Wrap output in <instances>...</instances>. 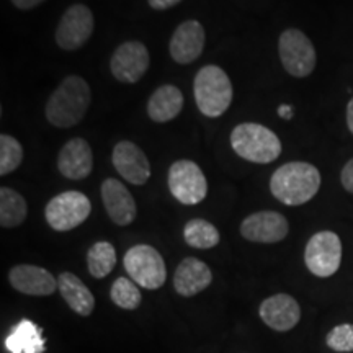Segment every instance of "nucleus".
Listing matches in <instances>:
<instances>
[{"mask_svg": "<svg viewBox=\"0 0 353 353\" xmlns=\"http://www.w3.org/2000/svg\"><path fill=\"white\" fill-rule=\"evenodd\" d=\"M231 145L237 156L254 164H270L281 154L280 138L259 123H241L234 128Z\"/></svg>", "mask_w": 353, "mask_h": 353, "instance_id": "nucleus-4", "label": "nucleus"}, {"mask_svg": "<svg viewBox=\"0 0 353 353\" xmlns=\"http://www.w3.org/2000/svg\"><path fill=\"white\" fill-rule=\"evenodd\" d=\"M23 161V148L13 136H0V175L6 176L17 170Z\"/></svg>", "mask_w": 353, "mask_h": 353, "instance_id": "nucleus-27", "label": "nucleus"}, {"mask_svg": "<svg viewBox=\"0 0 353 353\" xmlns=\"http://www.w3.org/2000/svg\"><path fill=\"white\" fill-rule=\"evenodd\" d=\"M278 54L290 76L303 79L312 74L316 68L317 54L311 39L301 30H285L278 39Z\"/></svg>", "mask_w": 353, "mask_h": 353, "instance_id": "nucleus-7", "label": "nucleus"}, {"mask_svg": "<svg viewBox=\"0 0 353 353\" xmlns=\"http://www.w3.org/2000/svg\"><path fill=\"white\" fill-rule=\"evenodd\" d=\"M44 0H12V3L20 10H30V8L38 7L39 3H43Z\"/></svg>", "mask_w": 353, "mask_h": 353, "instance_id": "nucleus-31", "label": "nucleus"}, {"mask_svg": "<svg viewBox=\"0 0 353 353\" xmlns=\"http://www.w3.org/2000/svg\"><path fill=\"white\" fill-rule=\"evenodd\" d=\"M110 298L118 307L126 309V311H134L143 301V294H141L138 285L125 276L114 280L112 290H110Z\"/></svg>", "mask_w": 353, "mask_h": 353, "instance_id": "nucleus-26", "label": "nucleus"}, {"mask_svg": "<svg viewBox=\"0 0 353 353\" xmlns=\"http://www.w3.org/2000/svg\"><path fill=\"white\" fill-rule=\"evenodd\" d=\"M12 288L28 296H50L57 290V280L46 268L37 265H15L8 272Z\"/></svg>", "mask_w": 353, "mask_h": 353, "instance_id": "nucleus-17", "label": "nucleus"}, {"mask_svg": "<svg viewBox=\"0 0 353 353\" xmlns=\"http://www.w3.org/2000/svg\"><path fill=\"white\" fill-rule=\"evenodd\" d=\"M341 182L342 187L347 190L348 193H353V159L343 165L342 174H341Z\"/></svg>", "mask_w": 353, "mask_h": 353, "instance_id": "nucleus-29", "label": "nucleus"}, {"mask_svg": "<svg viewBox=\"0 0 353 353\" xmlns=\"http://www.w3.org/2000/svg\"><path fill=\"white\" fill-rule=\"evenodd\" d=\"M92 101V90L85 79L68 76L50 95L44 107L46 120L56 128L76 126L83 120Z\"/></svg>", "mask_w": 353, "mask_h": 353, "instance_id": "nucleus-1", "label": "nucleus"}, {"mask_svg": "<svg viewBox=\"0 0 353 353\" xmlns=\"http://www.w3.org/2000/svg\"><path fill=\"white\" fill-rule=\"evenodd\" d=\"M148 2L154 10H167V8L175 7L176 3H180L182 0H148Z\"/></svg>", "mask_w": 353, "mask_h": 353, "instance_id": "nucleus-30", "label": "nucleus"}, {"mask_svg": "<svg viewBox=\"0 0 353 353\" xmlns=\"http://www.w3.org/2000/svg\"><path fill=\"white\" fill-rule=\"evenodd\" d=\"M205 28L198 20H187L176 26L169 43L172 59L179 64H190L196 61L205 50Z\"/></svg>", "mask_w": 353, "mask_h": 353, "instance_id": "nucleus-15", "label": "nucleus"}, {"mask_svg": "<svg viewBox=\"0 0 353 353\" xmlns=\"http://www.w3.org/2000/svg\"><path fill=\"white\" fill-rule=\"evenodd\" d=\"M259 314L263 324L270 329L276 332H288L296 327L301 319V307L293 296L278 293L263 299L259 307Z\"/></svg>", "mask_w": 353, "mask_h": 353, "instance_id": "nucleus-14", "label": "nucleus"}, {"mask_svg": "<svg viewBox=\"0 0 353 353\" xmlns=\"http://www.w3.org/2000/svg\"><path fill=\"white\" fill-rule=\"evenodd\" d=\"M123 265L136 285L145 290H159L167 280L164 257L148 244L132 245L125 254Z\"/></svg>", "mask_w": 353, "mask_h": 353, "instance_id": "nucleus-5", "label": "nucleus"}, {"mask_svg": "<svg viewBox=\"0 0 353 353\" xmlns=\"http://www.w3.org/2000/svg\"><path fill=\"white\" fill-rule=\"evenodd\" d=\"M185 242L195 249H213L219 244V231L206 219H190L183 229Z\"/></svg>", "mask_w": 353, "mask_h": 353, "instance_id": "nucleus-24", "label": "nucleus"}, {"mask_svg": "<svg viewBox=\"0 0 353 353\" xmlns=\"http://www.w3.org/2000/svg\"><path fill=\"white\" fill-rule=\"evenodd\" d=\"M112 162L126 182L132 185H144L151 179V164L143 149L132 141L123 139L113 148Z\"/></svg>", "mask_w": 353, "mask_h": 353, "instance_id": "nucleus-13", "label": "nucleus"}, {"mask_svg": "<svg viewBox=\"0 0 353 353\" xmlns=\"http://www.w3.org/2000/svg\"><path fill=\"white\" fill-rule=\"evenodd\" d=\"M213 281L211 268L203 260L187 257L180 262L174 273V288L180 296L192 298L206 290Z\"/></svg>", "mask_w": 353, "mask_h": 353, "instance_id": "nucleus-19", "label": "nucleus"}, {"mask_svg": "<svg viewBox=\"0 0 353 353\" xmlns=\"http://www.w3.org/2000/svg\"><path fill=\"white\" fill-rule=\"evenodd\" d=\"M95 28L94 13L82 3L69 7L56 28V43L61 50L76 51L82 48Z\"/></svg>", "mask_w": 353, "mask_h": 353, "instance_id": "nucleus-10", "label": "nucleus"}, {"mask_svg": "<svg viewBox=\"0 0 353 353\" xmlns=\"http://www.w3.org/2000/svg\"><path fill=\"white\" fill-rule=\"evenodd\" d=\"M90 213V200L77 190L59 193L44 208V218L57 232H68L79 228L85 223Z\"/></svg>", "mask_w": 353, "mask_h": 353, "instance_id": "nucleus-6", "label": "nucleus"}, {"mask_svg": "<svg viewBox=\"0 0 353 353\" xmlns=\"http://www.w3.org/2000/svg\"><path fill=\"white\" fill-rule=\"evenodd\" d=\"M151 64L148 48L141 41H125L110 59L113 77L123 83H136L144 77Z\"/></svg>", "mask_w": 353, "mask_h": 353, "instance_id": "nucleus-11", "label": "nucleus"}, {"mask_svg": "<svg viewBox=\"0 0 353 353\" xmlns=\"http://www.w3.org/2000/svg\"><path fill=\"white\" fill-rule=\"evenodd\" d=\"M304 263L312 275L329 278L337 273L342 263V241L332 231H319L307 241Z\"/></svg>", "mask_w": 353, "mask_h": 353, "instance_id": "nucleus-9", "label": "nucleus"}, {"mask_svg": "<svg viewBox=\"0 0 353 353\" xmlns=\"http://www.w3.org/2000/svg\"><path fill=\"white\" fill-rule=\"evenodd\" d=\"M183 108V94L179 87H159L148 100V114L156 123H169L179 117Z\"/></svg>", "mask_w": 353, "mask_h": 353, "instance_id": "nucleus-21", "label": "nucleus"}, {"mask_svg": "<svg viewBox=\"0 0 353 353\" xmlns=\"http://www.w3.org/2000/svg\"><path fill=\"white\" fill-rule=\"evenodd\" d=\"M278 114H280L281 118H285V120H290V118L293 117V107H290V105H281V107L278 108Z\"/></svg>", "mask_w": 353, "mask_h": 353, "instance_id": "nucleus-33", "label": "nucleus"}, {"mask_svg": "<svg viewBox=\"0 0 353 353\" xmlns=\"http://www.w3.org/2000/svg\"><path fill=\"white\" fill-rule=\"evenodd\" d=\"M57 288H59L61 296L64 298L68 306L79 316L88 317L94 312V294L77 275L70 272H63L57 278Z\"/></svg>", "mask_w": 353, "mask_h": 353, "instance_id": "nucleus-20", "label": "nucleus"}, {"mask_svg": "<svg viewBox=\"0 0 353 353\" xmlns=\"http://www.w3.org/2000/svg\"><path fill=\"white\" fill-rule=\"evenodd\" d=\"M57 169L69 180L87 179L94 170V152L82 138H74L63 145L57 156Z\"/></svg>", "mask_w": 353, "mask_h": 353, "instance_id": "nucleus-18", "label": "nucleus"}, {"mask_svg": "<svg viewBox=\"0 0 353 353\" xmlns=\"http://www.w3.org/2000/svg\"><path fill=\"white\" fill-rule=\"evenodd\" d=\"M167 183L172 196L182 205H198L208 195V182L205 174L200 165L188 159L176 161L170 165Z\"/></svg>", "mask_w": 353, "mask_h": 353, "instance_id": "nucleus-8", "label": "nucleus"}, {"mask_svg": "<svg viewBox=\"0 0 353 353\" xmlns=\"http://www.w3.org/2000/svg\"><path fill=\"white\" fill-rule=\"evenodd\" d=\"M321 172L309 162H288L278 167L270 179V192L286 206L311 201L321 188Z\"/></svg>", "mask_w": 353, "mask_h": 353, "instance_id": "nucleus-2", "label": "nucleus"}, {"mask_svg": "<svg viewBox=\"0 0 353 353\" xmlns=\"http://www.w3.org/2000/svg\"><path fill=\"white\" fill-rule=\"evenodd\" d=\"M100 192L108 218L117 226H130L138 214V206L125 183L117 179H107L101 183Z\"/></svg>", "mask_w": 353, "mask_h": 353, "instance_id": "nucleus-16", "label": "nucleus"}, {"mask_svg": "<svg viewBox=\"0 0 353 353\" xmlns=\"http://www.w3.org/2000/svg\"><path fill=\"white\" fill-rule=\"evenodd\" d=\"M6 348L10 353H44L46 342L43 329L30 319H21L6 339Z\"/></svg>", "mask_w": 353, "mask_h": 353, "instance_id": "nucleus-22", "label": "nucleus"}, {"mask_svg": "<svg viewBox=\"0 0 353 353\" xmlns=\"http://www.w3.org/2000/svg\"><path fill=\"white\" fill-rule=\"evenodd\" d=\"M117 265V250L107 241L95 242L87 252V268L94 278L108 276Z\"/></svg>", "mask_w": 353, "mask_h": 353, "instance_id": "nucleus-25", "label": "nucleus"}, {"mask_svg": "<svg viewBox=\"0 0 353 353\" xmlns=\"http://www.w3.org/2000/svg\"><path fill=\"white\" fill-rule=\"evenodd\" d=\"M28 216L25 198L13 188H0V226L10 229L20 226Z\"/></svg>", "mask_w": 353, "mask_h": 353, "instance_id": "nucleus-23", "label": "nucleus"}, {"mask_svg": "<svg viewBox=\"0 0 353 353\" xmlns=\"http://www.w3.org/2000/svg\"><path fill=\"white\" fill-rule=\"evenodd\" d=\"M196 107L208 118H219L232 103L231 79L219 65L208 64L198 70L193 81Z\"/></svg>", "mask_w": 353, "mask_h": 353, "instance_id": "nucleus-3", "label": "nucleus"}, {"mask_svg": "<svg viewBox=\"0 0 353 353\" xmlns=\"http://www.w3.org/2000/svg\"><path fill=\"white\" fill-rule=\"evenodd\" d=\"M347 126L353 134V99L347 105Z\"/></svg>", "mask_w": 353, "mask_h": 353, "instance_id": "nucleus-32", "label": "nucleus"}, {"mask_svg": "<svg viewBox=\"0 0 353 353\" xmlns=\"http://www.w3.org/2000/svg\"><path fill=\"white\" fill-rule=\"evenodd\" d=\"M290 224L276 211H257L247 216L241 224L242 237L257 244H276L288 236Z\"/></svg>", "mask_w": 353, "mask_h": 353, "instance_id": "nucleus-12", "label": "nucleus"}, {"mask_svg": "<svg viewBox=\"0 0 353 353\" xmlns=\"http://www.w3.org/2000/svg\"><path fill=\"white\" fill-rule=\"evenodd\" d=\"M325 343L334 352H353V324H341L334 327L325 337Z\"/></svg>", "mask_w": 353, "mask_h": 353, "instance_id": "nucleus-28", "label": "nucleus"}]
</instances>
